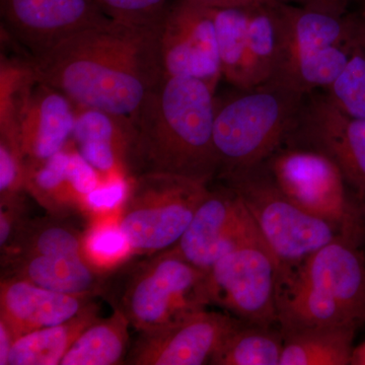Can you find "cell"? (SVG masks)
Instances as JSON below:
<instances>
[{
	"label": "cell",
	"mask_w": 365,
	"mask_h": 365,
	"mask_svg": "<svg viewBox=\"0 0 365 365\" xmlns=\"http://www.w3.org/2000/svg\"><path fill=\"white\" fill-rule=\"evenodd\" d=\"M160 26L111 19L86 29L34 56L36 76L78 106L134 120L163 76Z\"/></svg>",
	"instance_id": "1"
},
{
	"label": "cell",
	"mask_w": 365,
	"mask_h": 365,
	"mask_svg": "<svg viewBox=\"0 0 365 365\" xmlns=\"http://www.w3.org/2000/svg\"><path fill=\"white\" fill-rule=\"evenodd\" d=\"M215 93L199 79L163 76L133 120L135 176L160 173L207 185L217 178Z\"/></svg>",
	"instance_id": "2"
},
{
	"label": "cell",
	"mask_w": 365,
	"mask_h": 365,
	"mask_svg": "<svg viewBox=\"0 0 365 365\" xmlns=\"http://www.w3.org/2000/svg\"><path fill=\"white\" fill-rule=\"evenodd\" d=\"M278 326L283 335L317 329H357L365 323V256L338 239L304 260L279 266Z\"/></svg>",
	"instance_id": "3"
},
{
	"label": "cell",
	"mask_w": 365,
	"mask_h": 365,
	"mask_svg": "<svg viewBox=\"0 0 365 365\" xmlns=\"http://www.w3.org/2000/svg\"><path fill=\"white\" fill-rule=\"evenodd\" d=\"M216 102L213 141L218 179L262 165L297 123L307 95L279 76Z\"/></svg>",
	"instance_id": "4"
},
{
	"label": "cell",
	"mask_w": 365,
	"mask_h": 365,
	"mask_svg": "<svg viewBox=\"0 0 365 365\" xmlns=\"http://www.w3.org/2000/svg\"><path fill=\"white\" fill-rule=\"evenodd\" d=\"M101 297L137 332L150 330L210 304L206 272L174 249L129 259L107 274Z\"/></svg>",
	"instance_id": "5"
},
{
	"label": "cell",
	"mask_w": 365,
	"mask_h": 365,
	"mask_svg": "<svg viewBox=\"0 0 365 365\" xmlns=\"http://www.w3.org/2000/svg\"><path fill=\"white\" fill-rule=\"evenodd\" d=\"M263 165L276 186L297 206L332 223L346 241L357 247L364 242L361 206L328 155L307 144L285 140Z\"/></svg>",
	"instance_id": "6"
},
{
	"label": "cell",
	"mask_w": 365,
	"mask_h": 365,
	"mask_svg": "<svg viewBox=\"0 0 365 365\" xmlns=\"http://www.w3.org/2000/svg\"><path fill=\"white\" fill-rule=\"evenodd\" d=\"M208 190L207 184L176 175L144 173L130 178L117 222L133 257L174 248Z\"/></svg>",
	"instance_id": "7"
},
{
	"label": "cell",
	"mask_w": 365,
	"mask_h": 365,
	"mask_svg": "<svg viewBox=\"0 0 365 365\" xmlns=\"http://www.w3.org/2000/svg\"><path fill=\"white\" fill-rule=\"evenodd\" d=\"M222 181L241 198L279 266L304 260L330 242L343 239L332 223L290 200L276 186L263 163Z\"/></svg>",
	"instance_id": "8"
},
{
	"label": "cell",
	"mask_w": 365,
	"mask_h": 365,
	"mask_svg": "<svg viewBox=\"0 0 365 365\" xmlns=\"http://www.w3.org/2000/svg\"><path fill=\"white\" fill-rule=\"evenodd\" d=\"M277 259L261 234L216 261L206 272L210 304L254 325H278Z\"/></svg>",
	"instance_id": "9"
},
{
	"label": "cell",
	"mask_w": 365,
	"mask_h": 365,
	"mask_svg": "<svg viewBox=\"0 0 365 365\" xmlns=\"http://www.w3.org/2000/svg\"><path fill=\"white\" fill-rule=\"evenodd\" d=\"M287 140L307 144L328 155L359 203H365V120L341 111L325 91H313L304 98Z\"/></svg>",
	"instance_id": "10"
},
{
	"label": "cell",
	"mask_w": 365,
	"mask_h": 365,
	"mask_svg": "<svg viewBox=\"0 0 365 365\" xmlns=\"http://www.w3.org/2000/svg\"><path fill=\"white\" fill-rule=\"evenodd\" d=\"M163 76L202 81L213 91L222 78L212 11L189 0L168 7L160 26Z\"/></svg>",
	"instance_id": "11"
},
{
	"label": "cell",
	"mask_w": 365,
	"mask_h": 365,
	"mask_svg": "<svg viewBox=\"0 0 365 365\" xmlns=\"http://www.w3.org/2000/svg\"><path fill=\"white\" fill-rule=\"evenodd\" d=\"M237 321L230 314L205 309L141 331L130 346L125 364H210Z\"/></svg>",
	"instance_id": "12"
},
{
	"label": "cell",
	"mask_w": 365,
	"mask_h": 365,
	"mask_svg": "<svg viewBox=\"0 0 365 365\" xmlns=\"http://www.w3.org/2000/svg\"><path fill=\"white\" fill-rule=\"evenodd\" d=\"M258 234L260 232L241 198L223 185L209 188L186 232L172 249L207 272L216 261Z\"/></svg>",
	"instance_id": "13"
},
{
	"label": "cell",
	"mask_w": 365,
	"mask_h": 365,
	"mask_svg": "<svg viewBox=\"0 0 365 365\" xmlns=\"http://www.w3.org/2000/svg\"><path fill=\"white\" fill-rule=\"evenodd\" d=\"M1 16L7 32L34 56L111 20L97 0H1Z\"/></svg>",
	"instance_id": "14"
},
{
	"label": "cell",
	"mask_w": 365,
	"mask_h": 365,
	"mask_svg": "<svg viewBox=\"0 0 365 365\" xmlns=\"http://www.w3.org/2000/svg\"><path fill=\"white\" fill-rule=\"evenodd\" d=\"M136 136L131 118L78 106L72 143L103 182L135 176Z\"/></svg>",
	"instance_id": "15"
},
{
	"label": "cell",
	"mask_w": 365,
	"mask_h": 365,
	"mask_svg": "<svg viewBox=\"0 0 365 365\" xmlns=\"http://www.w3.org/2000/svg\"><path fill=\"white\" fill-rule=\"evenodd\" d=\"M97 170L81 157L73 143L39 163H26V191L48 215H88V196L102 184Z\"/></svg>",
	"instance_id": "16"
},
{
	"label": "cell",
	"mask_w": 365,
	"mask_h": 365,
	"mask_svg": "<svg viewBox=\"0 0 365 365\" xmlns=\"http://www.w3.org/2000/svg\"><path fill=\"white\" fill-rule=\"evenodd\" d=\"M95 297L62 294L20 278L1 277L0 319L18 339L33 331L74 318L95 306Z\"/></svg>",
	"instance_id": "17"
},
{
	"label": "cell",
	"mask_w": 365,
	"mask_h": 365,
	"mask_svg": "<svg viewBox=\"0 0 365 365\" xmlns=\"http://www.w3.org/2000/svg\"><path fill=\"white\" fill-rule=\"evenodd\" d=\"M78 106L66 93L38 81L21 117L20 143L26 163H39L72 143Z\"/></svg>",
	"instance_id": "18"
},
{
	"label": "cell",
	"mask_w": 365,
	"mask_h": 365,
	"mask_svg": "<svg viewBox=\"0 0 365 365\" xmlns=\"http://www.w3.org/2000/svg\"><path fill=\"white\" fill-rule=\"evenodd\" d=\"M109 271L74 257L16 255L1 259V277L20 278L67 294L101 297Z\"/></svg>",
	"instance_id": "19"
},
{
	"label": "cell",
	"mask_w": 365,
	"mask_h": 365,
	"mask_svg": "<svg viewBox=\"0 0 365 365\" xmlns=\"http://www.w3.org/2000/svg\"><path fill=\"white\" fill-rule=\"evenodd\" d=\"M278 9L282 32L279 67L299 53L326 46L353 44L359 38L360 23L346 14L294 4H279Z\"/></svg>",
	"instance_id": "20"
},
{
	"label": "cell",
	"mask_w": 365,
	"mask_h": 365,
	"mask_svg": "<svg viewBox=\"0 0 365 365\" xmlns=\"http://www.w3.org/2000/svg\"><path fill=\"white\" fill-rule=\"evenodd\" d=\"M279 4L250 7L244 88H254L272 78L282 56Z\"/></svg>",
	"instance_id": "21"
},
{
	"label": "cell",
	"mask_w": 365,
	"mask_h": 365,
	"mask_svg": "<svg viewBox=\"0 0 365 365\" xmlns=\"http://www.w3.org/2000/svg\"><path fill=\"white\" fill-rule=\"evenodd\" d=\"M85 232H81L69 217L48 215L44 217L29 218L14 237L13 244L1 259L16 255L64 256L86 258Z\"/></svg>",
	"instance_id": "22"
},
{
	"label": "cell",
	"mask_w": 365,
	"mask_h": 365,
	"mask_svg": "<svg viewBox=\"0 0 365 365\" xmlns=\"http://www.w3.org/2000/svg\"><path fill=\"white\" fill-rule=\"evenodd\" d=\"M98 318L96 304L64 323L21 336L14 341L7 365H60L81 332Z\"/></svg>",
	"instance_id": "23"
},
{
	"label": "cell",
	"mask_w": 365,
	"mask_h": 365,
	"mask_svg": "<svg viewBox=\"0 0 365 365\" xmlns=\"http://www.w3.org/2000/svg\"><path fill=\"white\" fill-rule=\"evenodd\" d=\"M128 319L114 311L98 318L81 332L64 355L60 365L125 364L130 349Z\"/></svg>",
	"instance_id": "24"
},
{
	"label": "cell",
	"mask_w": 365,
	"mask_h": 365,
	"mask_svg": "<svg viewBox=\"0 0 365 365\" xmlns=\"http://www.w3.org/2000/svg\"><path fill=\"white\" fill-rule=\"evenodd\" d=\"M357 41L353 44L332 45L299 53L285 60L275 76L284 79L304 95L326 90L344 71Z\"/></svg>",
	"instance_id": "25"
},
{
	"label": "cell",
	"mask_w": 365,
	"mask_h": 365,
	"mask_svg": "<svg viewBox=\"0 0 365 365\" xmlns=\"http://www.w3.org/2000/svg\"><path fill=\"white\" fill-rule=\"evenodd\" d=\"M354 329H317L283 335L279 365H350Z\"/></svg>",
	"instance_id": "26"
},
{
	"label": "cell",
	"mask_w": 365,
	"mask_h": 365,
	"mask_svg": "<svg viewBox=\"0 0 365 365\" xmlns=\"http://www.w3.org/2000/svg\"><path fill=\"white\" fill-rule=\"evenodd\" d=\"M283 344L281 330L237 319L210 364L279 365Z\"/></svg>",
	"instance_id": "27"
},
{
	"label": "cell",
	"mask_w": 365,
	"mask_h": 365,
	"mask_svg": "<svg viewBox=\"0 0 365 365\" xmlns=\"http://www.w3.org/2000/svg\"><path fill=\"white\" fill-rule=\"evenodd\" d=\"M250 7L211 9L217 36L222 78L237 90L244 88Z\"/></svg>",
	"instance_id": "28"
},
{
	"label": "cell",
	"mask_w": 365,
	"mask_h": 365,
	"mask_svg": "<svg viewBox=\"0 0 365 365\" xmlns=\"http://www.w3.org/2000/svg\"><path fill=\"white\" fill-rule=\"evenodd\" d=\"M32 60L20 61L1 56L0 67V133L20 138L21 117L37 83Z\"/></svg>",
	"instance_id": "29"
},
{
	"label": "cell",
	"mask_w": 365,
	"mask_h": 365,
	"mask_svg": "<svg viewBox=\"0 0 365 365\" xmlns=\"http://www.w3.org/2000/svg\"><path fill=\"white\" fill-rule=\"evenodd\" d=\"M86 258L93 265L109 271L133 258L128 242L120 230L117 213L91 220L85 235Z\"/></svg>",
	"instance_id": "30"
},
{
	"label": "cell",
	"mask_w": 365,
	"mask_h": 365,
	"mask_svg": "<svg viewBox=\"0 0 365 365\" xmlns=\"http://www.w3.org/2000/svg\"><path fill=\"white\" fill-rule=\"evenodd\" d=\"M324 91L341 111L365 120V47L359 38L344 71Z\"/></svg>",
	"instance_id": "31"
},
{
	"label": "cell",
	"mask_w": 365,
	"mask_h": 365,
	"mask_svg": "<svg viewBox=\"0 0 365 365\" xmlns=\"http://www.w3.org/2000/svg\"><path fill=\"white\" fill-rule=\"evenodd\" d=\"M26 163L20 140L0 134V202L26 195Z\"/></svg>",
	"instance_id": "32"
},
{
	"label": "cell",
	"mask_w": 365,
	"mask_h": 365,
	"mask_svg": "<svg viewBox=\"0 0 365 365\" xmlns=\"http://www.w3.org/2000/svg\"><path fill=\"white\" fill-rule=\"evenodd\" d=\"M168 0H97L103 13L112 20L137 25L158 26L169 6Z\"/></svg>",
	"instance_id": "33"
},
{
	"label": "cell",
	"mask_w": 365,
	"mask_h": 365,
	"mask_svg": "<svg viewBox=\"0 0 365 365\" xmlns=\"http://www.w3.org/2000/svg\"><path fill=\"white\" fill-rule=\"evenodd\" d=\"M26 195L0 202V252L4 253L29 220Z\"/></svg>",
	"instance_id": "34"
},
{
	"label": "cell",
	"mask_w": 365,
	"mask_h": 365,
	"mask_svg": "<svg viewBox=\"0 0 365 365\" xmlns=\"http://www.w3.org/2000/svg\"><path fill=\"white\" fill-rule=\"evenodd\" d=\"M208 9H232L273 4H299V0H189Z\"/></svg>",
	"instance_id": "35"
},
{
	"label": "cell",
	"mask_w": 365,
	"mask_h": 365,
	"mask_svg": "<svg viewBox=\"0 0 365 365\" xmlns=\"http://www.w3.org/2000/svg\"><path fill=\"white\" fill-rule=\"evenodd\" d=\"M13 332L4 321L0 319V365H7L14 341Z\"/></svg>",
	"instance_id": "36"
},
{
	"label": "cell",
	"mask_w": 365,
	"mask_h": 365,
	"mask_svg": "<svg viewBox=\"0 0 365 365\" xmlns=\"http://www.w3.org/2000/svg\"><path fill=\"white\" fill-rule=\"evenodd\" d=\"M351 1L352 0H299V4L346 14V9Z\"/></svg>",
	"instance_id": "37"
},
{
	"label": "cell",
	"mask_w": 365,
	"mask_h": 365,
	"mask_svg": "<svg viewBox=\"0 0 365 365\" xmlns=\"http://www.w3.org/2000/svg\"><path fill=\"white\" fill-rule=\"evenodd\" d=\"M350 365H365V341L353 348Z\"/></svg>",
	"instance_id": "38"
},
{
	"label": "cell",
	"mask_w": 365,
	"mask_h": 365,
	"mask_svg": "<svg viewBox=\"0 0 365 365\" xmlns=\"http://www.w3.org/2000/svg\"><path fill=\"white\" fill-rule=\"evenodd\" d=\"M359 38L360 43H361V44L364 45L365 47V26L362 23L360 24Z\"/></svg>",
	"instance_id": "39"
},
{
	"label": "cell",
	"mask_w": 365,
	"mask_h": 365,
	"mask_svg": "<svg viewBox=\"0 0 365 365\" xmlns=\"http://www.w3.org/2000/svg\"><path fill=\"white\" fill-rule=\"evenodd\" d=\"M362 24H364L365 26V6L364 9V13H362Z\"/></svg>",
	"instance_id": "40"
},
{
	"label": "cell",
	"mask_w": 365,
	"mask_h": 365,
	"mask_svg": "<svg viewBox=\"0 0 365 365\" xmlns=\"http://www.w3.org/2000/svg\"><path fill=\"white\" fill-rule=\"evenodd\" d=\"M360 206H361L362 213H364V216L365 218V203L360 204Z\"/></svg>",
	"instance_id": "41"
}]
</instances>
